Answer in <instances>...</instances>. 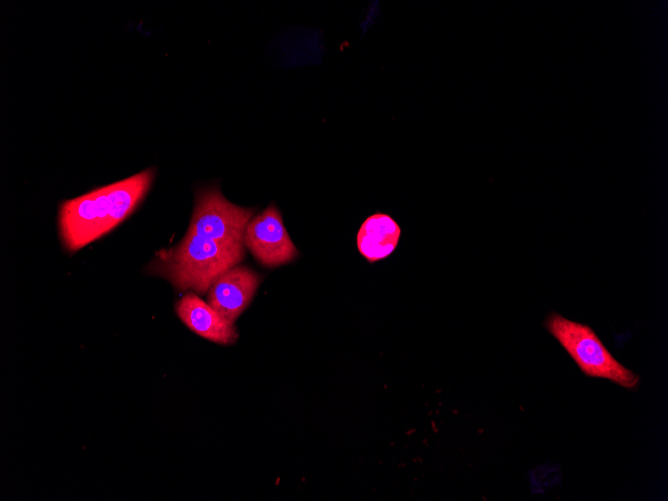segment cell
I'll return each instance as SVG.
<instances>
[{"mask_svg":"<svg viewBox=\"0 0 668 501\" xmlns=\"http://www.w3.org/2000/svg\"><path fill=\"white\" fill-rule=\"evenodd\" d=\"M154 171L146 169L63 202L58 225L63 246L75 252L125 220L147 194Z\"/></svg>","mask_w":668,"mask_h":501,"instance_id":"1","label":"cell"},{"mask_svg":"<svg viewBox=\"0 0 668 501\" xmlns=\"http://www.w3.org/2000/svg\"><path fill=\"white\" fill-rule=\"evenodd\" d=\"M244 246L186 233L173 248L156 252L147 269L167 279L178 291L205 294L225 271L244 258Z\"/></svg>","mask_w":668,"mask_h":501,"instance_id":"2","label":"cell"},{"mask_svg":"<svg viewBox=\"0 0 668 501\" xmlns=\"http://www.w3.org/2000/svg\"><path fill=\"white\" fill-rule=\"evenodd\" d=\"M544 325L585 375L626 389L639 384V375L620 363L590 326L555 312L546 317Z\"/></svg>","mask_w":668,"mask_h":501,"instance_id":"3","label":"cell"},{"mask_svg":"<svg viewBox=\"0 0 668 501\" xmlns=\"http://www.w3.org/2000/svg\"><path fill=\"white\" fill-rule=\"evenodd\" d=\"M252 214V209L231 203L218 189H203L196 195L187 232L222 243L244 246V234Z\"/></svg>","mask_w":668,"mask_h":501,"instance_id":"4","label":"cell"},{"mask_svg":"<svg viewBox=\"0 0 668 501\" xmlns=\"http://www.w3.org/2000/svg\"><path fill=\"white\" fill-rule=\"evenodd\" d=\"M244 246L259 263L271 268L289 263L299 254L275 205H269L249 220Z\"/></svg>","mask_w":668,"mask_h":501,"instance_id":"5","label":"cell"},{"mask_svg":"<svg viewBox=\"0 0 668 501\" xmlns=\"http://www.w3.org/2000/svg\"><path fill=\"white\" fill-rule=\"evenodd\" d=\"M260 280L261 277L253 270L236 265L212 283L207 302L234 324L251 302Z\"/></svg>","mask_w":668,"mask_h":501,"instance_id":"6","label":"cell"},{"mask_svg":"<svg viewBox=\"0 0 668 501\" xmlns=\"http://www.w3.org/2000/svg\"><path fill=\"white\" fill-rule=\"evenodd\" d=\"M175 310L191 331L209 341L231 345L238 337L233 323L193 291L186 292L176 302Z\"/></svg>","mask_w":668,"mask_h":501,"instance_id":"7","label":"cell"},{"mask_svg":"<svg viewBox=\"0 0 668 501\" xmlns=\"http://www.w3.org/2000/svg\"><path fill=\"white\" fill-rule=\"evenodd\" d=\"M401 238L400 225L386 213L376 212L361 224L356 245L359 253L369 262L375 263L390 257Z\"/></svg>","mask_w":668,"mask_h":501,"instance_id":"8","label":"cell"}]
</instances>
